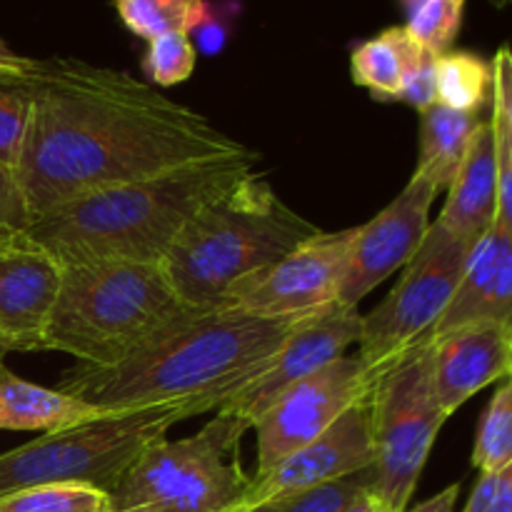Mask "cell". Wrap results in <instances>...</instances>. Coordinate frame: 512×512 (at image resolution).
I'll use <instances>...</instances> for the list:
<instances>
[{
  "label": "cell",
  "instance_id": "cell-1",
  "mask_svg": "<svg viewBox=\"0 0 512 512\" xmlns=\"http://www.w3.org/2000/svg\"><path fill=\"white\" fill-rule=\"evenodd\" d=\"M15 180L30 223L93 190L245 150L205 115L125 70L35 60Z\"/></svg>",
  "mask_w": 512,
  "mask_h": 512
},
{
  "label": "cell",
  "instance_id": "cell-2",
  "mask_svg": "<svg viewBox=\"0 0 512 512\" xmlns=\"http://www.w3.org/2000/svg\"><path fill=\"white\" fill-rule=\"evenodd\" d=\"M303 318H258L233 308H190L108 368L78 365L60 390L103 413L193 403L195 415L225 400L273 360Z\"/></svg>",
  "mask_w": 512,
  "mask_h": 512
},
{
  "label": "cell",
  "instance_id": "cell-3",
  "mask_svg": "<svg viewBox=\"0 0 512 512\" xmlns=\"http://www.w3.org/2000/svg\"><path fill=\"white\" fill-rule=\"evenodd\" d=\"M255 163L258 155L245 148L93 190L40 215L25 233L63 268L95 260L160 263L188 220L253 175Z\"/></svg>",
  "mask_w": 512,
  "mask_h": 512
},
{
  "label": "cell",
  "instance_id": "cell-4",
  "mask_svg": "<svg viewBox=\"0 0 512 512\" xmlns=\"http://www.w3.org/2000/svg\"><path fill=\"white\" fill-rule=\"evenodd\" d=\"M318 233V225L295 213L268 180L253 173L200 208L160 265L185 305L218 308L233 285Z\"/></svg>",
  "mask_w": 512,
  "mask_h": 512
},
{
  "label": "cell",
  "instance_id": "cell-5",
  "mask_svg": "<svg viewBox=\"0 0 512 512\" xmlns=\"http://www.w3.org/2000/svg\"><path fill=\"white\" fill-rule=\"evenodd\" d=\"M188 310L160 263L65 265L43 350L73 355L80 365L108 368Z\"/></svg>",
  "mask_w": 512,
  "mask_h": 512
},
{
  "label": "cell",
  "instance_id": "cell-6",
  "mask_svg": "<svg viewBox=\"0 0 512 512\" xmlns=\"http://www.w3.org/2000/svg\"><path fill=\"white\" fill-rule=\"evenodd\" d=\"M245 430L215 413L190 438L153 440L108 493L110 512H238L253 483L238 460Z\"/></svg>",
  "mask_w": 512,
  "mask_h": 512
},
{
  "label": "cell",
  "instance_id": "cell-7",
  "mask_svg": "<svg viewBox=\"0 0 512 512\" xmlns=\"http://www.w3.org/2000/svg\"><path fill=\"white\" fill-rule=\"evenodd\" d=\"M188 418H195L193 403H163L50 430L0 455V498L50 483L93 485L110 493L153 440Z\"/></svg>",
  "mask_w": 512,
  "mask_h": 512
},
{
  "label": "cell",
  "instance_id": "cell-8",
  "mask_svg": "<svg viewBox=\"0 0 512 512\" xmlns=\"http://www.w3.org/2000/svg\"><path fill=\"white\" fill-rule=\"evenodd\" d=\"M448 418L433 390L430 340L410 345L375 373L370 388L373 495L388 512L408 510Z\"/></svg>",
  "mask_w": 512,
  "mask_h": 512
},
{
  "label": "cell",
  "instance_id": "cell-9",
  "mask_svg": "<svg viewBox=\"0 0 512 512\" xmlns=\"http://www.w3.org/2000/svg\"><path fill=\"white\" fill-rule=\"evenodd\" d=\"M470 250L473 243L453 235L438 220L430 223L393 293L363 315L358 358L373 378L395 355L428 338L458 290Z\"/></svg>",
  "mask_w": 512,
  "mask_h": 512
},
{
  "label": "cell",
  "instance_id": "cell-10",
  "mask_svg": "<svg viewBox=\"0 0 512 512\" xmlns=\"http://www.w3.org/2000/svg\"><path fill=\"white\" fill-rule=\"evenodd\" d=\"M355 228L323 233L260 273L240 280L225 295L223 308L258 318H308L338 303Z\"/></svg>",
  "mask_w": 512,
  "mask_h": 512
},
{
  "label": "cell",
  "instance_id": "cell-11",
  "mask_svg": "<svg viewBox=\"0 0 512 512\" xmlns=\"http://www.w3.org/2000/svg\"><path fill=\"white\" fill-rule=\"evenodd\" d=\"M373 380L358 355H343L280 393L253 425L258 438L255 475L268 473L290 453L320 438L345 410L368 398Z\"/></svg>",
  "mask_w": 512,
  "mask_h": 512
},
{
  "label": "cell",
  "instance_id": "cell-12",
  "mask_svg": "<svg viewBox=\"0 0 512 512\" xmlns=\"http://www.w3.org/2000/svg\"><path fill=\"white\" fill-rule=\"evenodd\" d=\"M360 335H363V315L358 313V308H343L335 303L320 313L308 315L275 350L273 360L250 383L235 390L218 413L235 415L248 428H253L255 420L275 403L280 393L308 375L318 373L333 360L343 358L350 345L360 343Z\"/></svg>",
  "mask_w": 512,
  "mask_h": 512
},
{
  "label": "cell",
  "instance_id": "cell-13",
  "mask_svg": "<svg viewBox=\"0 0 512 512\" xmlns=\"http://www.w3.org/2000/svg\"><path fill=\"white\" fill-rule=\"evenodd\" d=\"M440 190L420 173H413L403 193L370 223L355 228L338 303L358 308L360 300L385 278L410 263L430 228V208Z\"/></svg>",
  "mask_w": 512,
  "mask_h": 512
},
{
  "label": "cell",
  "instance_id": "cell-14",
  "mask_svg": "<svg viewBox=\"0 0 512 512\" xmlns=\"http://www.w3.org/2000/svg\"><path fill=\"white\" fill-rule=\"evenodd\" d=\"M373 465V438H370V395L345 410L320 438L290 453L263 475H253L248 495L240 510L278 495L300 493L335 483Z\"/></svg>",
  "mask_w": 512,
  "mask_h": 512
},
{
  "label": "cell",
  "instance_id": "cell-15",
  "mask_svg": "<svg viewBox=\"0 0 512 512\" xmlns=\"http://www.w3.org/2000/svg\"><path fill=\"white\" fill-rule=\"evenodd\" d=\"M63 265L28 233L0 240V340L8 350H43Z\"/></svg>",
  "mask_w": 512,
  "mask_h": 512
},
{
  "label": "cell",
  "instance_id": "cell-16",
  "mask_svg": "<svg viewBox=\"0 0 512 512\" xmlns=\"http://www.w3.org/2000/svg\"><path fill=\"white\" fill-rule=\"evenodd\" d=\"M433 390L448 415L475 393L512 375V330L495 323H470L430 340Z\"/></svg>",
  "mask_w": 512,
  "mask_h": 512
},
{
  "label": "cell",
  "instance_id": "cell-17",
  "mask_svg": "<svg viewBox=\"0 0 512 512\" xmlns=\"http://www.w3.org/2000/svg\"><path fill=\"white\" fill-rule=\"evenodd\" d=\"M470 323H495L512 330V238L498 225L473 245L453 300L425 340Z\"/></svg>",
  "mask_w": 512,
  "mask_h": 512
},
{
  "label": "cell",
  "instance_id": "cell-18",
  "mask_svg": "<svg viewBox=\"0 0 512 512\" xmlns=\"http://www.w3.org/2000/svg\"><path fill=\"white\" fill-rule=\"evenodd\" d=\"M498 215V160H495V133L490 120H480L468 155L458 175L448 185V198L440 210L438 223L453 235L478 243L495 225Z\"/></svg>",
  "mask_w": 512,
  "mask_h": 512
},
{
  "label": "cell",
  "instance_id": "cell-19",
  "mask_svg": "<svg viewBox=\"0 0 512 512\" xmlns=\"http://www.w3.org/2000/svg\"><path fill=\"white\" fill-rule=\"evenodd\" d=\"M103 415V410L18 378L0 363V430H60Z\"/></svg>",
  "mask_w": 512,
  "mask_h": 512
},
{
  "label": "cell",
  "instance_id": "cell-20",
  "mask_svg": "<svg viewBox=\"0 0 512 512\" xmlns=\"http://www.w3.org/2000/svg\"><path fill=\"white\" fill-rule=\"evenodd\" d=\"M478 125V115L458 113L438 103L423 110L420 113V160L415 165V173L430 180L438 190H448L468 155L470 140Z\"/></svg>",
  "mask_w": 512,
  "mask_h": 512
},
{
  "label": "cell",
  "instance_id": "cell-21",
  "mask_svg": "<svg viewBox=\"0 0 512 512\" xmlns=\"http://www.w3.org/2000/svg\"><path fill=\"white\" fill-rule=\"evenodd\" d=\"M423 45L408 33L405 25L385 28L375 38L355 45L350 53L353 83L368 88L378 100H400L408 68L418 58Z\"/></svg>",
  "mask_w": 512,
  "mask_h": 512
},
{
  "label": "cell",
  "instance_id": "cell-22",
  "mask_svg": "<svg viewBox=\"0 0 512 512\" xmlns=\"http://www.w3.org/2000/svg\"><path fill=\"white\" fill-rule=\"evenodd\" d=\"M493 100V63L470 50H448L435 63V103L478 115Z\"/></svg>",
  "mask_w": 512,
  "mask_h": 512
},
{
  "label": "cell",
  "instance_id": "cell-23",
  "mask_svg": "<svg viewBox=\"0 0 512 512\" xmlns=\"http://www.w3.org/2000/svg\"><path fill=\"white\" fill-rule=\"evenodd\" d=\"M33 63V58L23 55L0 63V165L13 173L18 168L30 105H33V93H30Z\"/></svg>",
  "mask_w": 512,
  "mask_h": 512
},
{
  "label": "cell",
  "instance_id": "cell-24",
  "mask_svg": "<svg viewBox=\"0 0 512 512\" xmlns=\"http://www.w3.org/2000/svg\"><path fill=\"white\" fill-rule=\"evenodd\" d=\"M120 20L133 35L155 40L168 33H190L210 13L205 0H113Z\"/></svg>",
  "mask_w": 512,
  "mask_h": 512
},
{
  "label": "cell",
  "instance_id": "cell-25",
  "mask_svg": "<svg viewBox=\"0 0 512 512\" xmlns=\"http://www.w3.org/2000/svg\"><path fill=\"white\" fill-rule=\"evenodd\" d=\"M373 480L375 475L373 465H370V468L335 480V483L300 490V493L278 495V498L263 500V503H255L238 512H343L360 495L373 493Z\"/></svg>",
  "mask_w": 512,
  "mask_h": 512
},
{
  "label": "cell",
  "instance_id": "cell-26",
  "mask_svg": "<svg viewBox=\"0 0 512 512\" xmlns=\"http://www.w3.org/2000/svg\"><path fill=\"white\" fill-rule=\"evenodd\" d=\"M0 512H110V498L93 485L50 483L5 495Z\"/></svg>",
  "mask_w": 512,
  "mask_h": 512
},
{
  "label": "cell",
  "instance_id": "cell-27",
  "mask_svg": "<svg viewBox=\"0 0 512 512\" xmlns=\"http://www.w3.org/2000/svg\"><path fill=\"white\" fill-rule=\"evenodd\" d=\"M408 15V33L430 53L443 55L453 50L463 28L468 0H400Z\"/></svg>",
  "mask_w": 512,
  "mask_h": 512
},
{
  "label": "cell",
  "instance_id": "cell-28",
  "mask_svg": "<svg viewBox=\"0 0 512 512\" xmlns=\"http://www.w3.org/2000/svg\"><path fill=\"white\" fill-rule=\"evenodd\" d=\"M512 460V375L505 378L498 393L480 418L473 448V468L493 473Z\"/></svg>",
  "mask_w": 512,
  "mask_h": 512
},
{
  "label": "cell",
  "instance_id": "cell-29",
  "mask_svg": "<svg viewBox=\"0 0 512 512\" xmlns=\"http://www.w3.org/2000/svg\"><path fill=\"white\" fill-rule=\"evenodd\" d=\"M198 63V50L190 43L188 33H168L150 40L143 55L145 78L160 88H173L193 75Z\"/></svg>",
  "mask_w": 512,
  "mask_h": 512
},
{
  "label": "cell",
  "instance_id": "cell-30",
  "mask_svg": "<svg viewBox=\"0 0 512 512\" xmlns=\"http://www.w3.org/2000/svg\"><path fill=\"white\" fill-rule=\"evenodd\" d=\"M495 133V160H498V215L495 225L512 238V125L503 115L490 118Z\"/></svg>",
  "mask_w": 512,
  "mask_h": 512
},
{
  "label": "cell",
  "instance_id": "cell-31",
  "mask_svg": "<svg viewBox=\"0 0 512 512\" xmlns=\"http://www.w3.org/2000/svg\"><path fill=\"white\" fill-rule=\"evenodd\" d=\"M465 512H512V460L493 473H480Z\"/></svg>",
  "mask_w": 512,
  "mask_h": 512
},
{
  "label": "cell",
  "instance_id": "cell-32",
  "mask_svg": "<svg viewBox=\"0 0 512 512\" xmlns=\"http://www.w3.org/2000/svg\"><path fill=\"white\" fill-rule=\"evenodd\" d=\"M435 63H438V55L423 48L408 68V75H405L400 100L418 110V113L435 105Z\"/></svg>",
  "mask_w": 512,
  "mask_h": 512
},
{
  "label": "cell",
  "instance_id": "cell-33",
  "mask_svg": "<svg viewBox=\"0 0 512 512\" xmlns=\"http://www.w3.org/2000/svg\"><path fill=\"white\" fill-rule=\"evenodd\" d=\"M28 225L30 215L15 173L0 165V240L8 238V235L23 233V230H28Z\"/></svg>",
  "mask_w": 512,
  "mask_h": 512
},
{
  "label": "cell",
  "instance_id": "cell-34",
  "mask_svg": "<svg viewBox=\"0 0 512 512\" xmlns=\"http://www.w3.org/2000/svg\"><path fill=\"white\" fill-rule=\"evenodd\" d=\"M493 113L512 125V48L503 45L493 58Z\"/></svg>",
  "mask_w": 512,
  "mask_h": 512
},
{
  "label": "cell",
  "instance_id": "cell-35",
  "mask_svg": "<svg viewBox=\"0 0 512 512\" xmlns=\"http://www.w3.org/2000/svg\"><path fill=\"white\" fill-rule=\"evenodd\" d=\"M458 495H460V485H450V488H445L443 493H438L435 498L425 500V503H420L418 508L405 510V512H455V500H458Z\"/></svg>",
  "mask_w": 512,
  "mask_h": 512
},
{
  "label": "cell",
  "instance_id": "cell-36",
  "mask_svg": "<svg viewBox=\"0 0 512 512\" xmlns=\"http://www.w3.org/2000/svg\"><path fill=\"white\" fill-rule=\"evenodd\" d=\"M343 512H388V510L383 508V503H380L373 493H365V495H360L355 503H350Z\"/></svg>",
  "mask_w": 512,
  "mask_h": 512
},
{
  "label": "cell",
  "instance_id": "cell-37",
  "mask_svg": "<svg viewBox=\"0 0 512 512\" xmlns=\"http://www.w3.org/2000/svg\"><path fill=\"white\" fill-rule=\"evenodd\" d=\"M18 58V55L13 53V50L8 48V45L3 43V40H0V63H5V60H15Z\"/></svg>",
  "mask_w": 512,
  "mask_h": 512
},
{
  "label": "cell",
  "instance_id": "cell-38",
  "mask_svg": "<svg viewBox=\"0 0 512 512\" xmlns=\"http://www.w3.org/2000/svg\"><path fill=\"white\" fill-rule=\"evenodd\" d=\"M490 3H493L495 8H508L512 0H490Z\"/></svg>",
  "mask_w": 512,
  "mask_h": 512
},
{
  "label": "cell",
  "instance_id": "cell-39",
  "mask_svg": "<svg viewBox=\"0 0 512 512\" xmlns=\"http://www.w3.org/2000/svg\"><path fill=\"white\" fill-rule=\"evenodd\" d=\"M5 353H8V348H5L3 340H0V363H3V355H5Z\"/></svg>",
  "mask_w": 512,
  "mask_h": 512
}]
</instances>
